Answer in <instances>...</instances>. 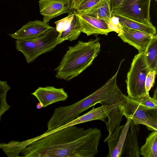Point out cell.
<instances>
[{
	"mask_svg": "<svg viewBox=\"0 0 157 157\" xmlns=\"http://www.w3.org/2000/svg\"><path fill=\"white\" fill-rule=\"evenodd\" d=\"M47 23L39 20L29 21L13 33L8 34L17 40H25L35 38L52 28Z\"/></svg>",
	"mask_w": 157,
	"mask_h": 157,
	"instance_id": "cell-14",
	"label": "cell"
},
{
	"mask_svg": "<svg viewBox=\"0 0 157 157\" xmlns=\"http://www.w3.org/2000/svg\"><path fill=\"white\" fill-rule=\"evenodd\" d=\"M100 0H84L78 7L75 11L80 13L95 5Z\"/></svg>",
	"mask_w": 157,
	"mask_h": 157,
	"instance_id": "cell-27",
	"label": "cell"
},
{
	"mask_svg": "<svg viewBox=\"0 0 157 157\" xmlns=\"http://www.w3.org/2000/svg\"><path fill=\"white\" fill-rule=\"evenodd\" d=\"M146 63L150 71H157V35H154L144 52Z\"/></svg>",
	"mask_w": 157,
	"mask_h": 157,
	"instance_id": "cell-19",
	"label": "cell"
},
{
	"mask_svg": "<svg viewBox=\"0 0 157 157\" xmlns=\"http://www.w3.org/2000/svg\"><path fill=\"white\" fill-rule=\"evenodd\" d=\"M157 72V71H150L146 76L145 85V90L147 93H149V91L154 86Z\"/></svg>",
	"mask_w": 157,
	"mask_h": 157,
	"instance_id": "cell-26",
	"label": "cell"
},
{
	"mask_svg": "<svg viewBox=\"0 0 157 157\" xmlns=\"http://www.w3.org/2000/svg\"><path fill=\"white\" fill-rule=\"evenodd\" d=\"M140 126L131 120L123 147L125 149L126 157H139L140 149L138 142Z\"/></svg>",
	"mask_w": 157,
	"mask_h": 157,
	"instance_id": "cell-15",
	"label": "cell"
},
{
	"mask_svg": "<svg viewBox=\"0 0 157 157\" xmlns=\"http://www.w3.org/2000/svg\"><path fill=\"white\" fill-rule=\"evenodd\" d=\"M151 0H124L111 13L118 14L144 24H151L150 8Z\"/></svg>",
	"mask_w": 157,
	"mask_h": 157,
	"instance_id": "cell-7",
	"label": "cell"
},
{
	"mask_svg": "<svg viewBox=\"0 0 157 157\" xmlns=\"http://www.w3.org/2000/svg\"><path fill=\"white\" fill-rule=\"evenodd\" d=\"M116 15L119 18L120 24L124 27L136 30L143 31L154 35L156 34V29L151 23L147 24L130 19L118 14H113Z\"/></svg>",
	"mask_w": 157,
	"mask_h": 157,
	"instance_id": "cell-18",
	"label": "cell"
},
{
	"mask_svg": "<svg viewBox=\"0 0 157 157\" xmlns=\"http://www.w3.org/2000/svg\"><path fill=\"white\" fill-rule=\"evenodd\" d=\"M124 0H110L111 13L114 11Z\"/></svg>",
	"mask_w": 157,
	"mask_h": 157,
	"instance_id": "cell-29",
	"label": "cell"
},
{
	"mask_svg": "<svg viewBox=\"0 0 157 157\" xmlns=\"http://www.w3.org/2000/svg\"><path fill=\"white\" fill-rule=\"evenodd\" d=\"M119 104L126 118L131 119L136 124L145 125L149 130H157V109L149 108L124 94Z\"/></svg>",
	"mask_w": 157,
	"mask_h": 157,
	"instance_id": "cell-5",
	"label": "cell"
},
{
	"mask_svg": "<svg viewBox=\"0 0 157 157\" xmlns=\"http://www.w3.org/2000/svg\"><path fill=\"white\" fill-rule=\"evenodd\" d=\"M81 33L75 14L69 27L65 31L59 33L58 38L63 42L67 40L71 41L77 39Z\"/></svg>",
	"mask_w": 157,
	"mask_h": 157,
	"instance_id": "cell-22",
	"label": "cell"
},
{
	"mask_svg": "<svg viewBox=\"0 0 157 157\" xmlns=\"http://www.w3.org/2000/svg\"><path fill=\"white\" fill-rule=\"evenodd\" d=\"M108 100L105 91L100 88L93 93L70 105L56 108L47 124V134L58 129L78 117L83 111L98 103H106Z\"/></svg>",
	"mask_w": 157,
	"mask_h": 157,
	"instance_id": "cell-3",
	"label": "cell"
},
{
	"mask_svg": "<svg viewBox=\"0 0 157 157\" xmlns=\"http://www.w3.org/2000/svg\"><path fill=\"white\" fill-rule=\"evenodd\" d=\"M119 105V103H117L111 105H101V106L96 108L94 107L87 113L80 117H78L54 131L67 127L75 125L93 120H99L105 122V119L107 118L108 115Z\"/></svg>",
	"mask_w": 157,
	"mask_h": 157,
	"instance_id": "cell-13",
	"label": "cell"
},
{
	"mask_svg": "<svg viewBox=\"0 0 157 157\" xmlns=\"http://www.w3.org/2000/svg\"><path fill=\"white\" fill-rule=\"evenodd\" d=\"M84 0H70L69 10L71 12L76 10Z\"/></svg>",
	"mask_w": 157,
	"mask_h": 157,
	"instance_id": "cell-28",
	"label": "cell"
},
{
	"mask_svg": "<svg viewBox=\"0 0 157 157\" xmlns=\"http://www.w3.org/2000/svg\"><path fill=\"white\" fill-rule=\"evenodd\" d=\"M36 140V138L35 137L21 142L12 140L7 144L1 143L0 148L8 157H21L19 155L23 150Z\"/></svg>",
	"mask_w": 157,
	"mask_h": 157,
	"instance_id": "cell-17",
	"label": "cell"
},
{
	"mask_svg": "<svg viewBox=\"0 0 157 157\" xmlns=\"http://www.w3.org/2000/svg\"><path fill=\"white\" fill-rule=\"evenodd\" d=\"M36 107L37 109H40L43 108L42 105L40 102L37 104Z\"/></svg>",
	"mask_w": 157,
	"mask_h": 157,
	"instance_id": "cell-30",
	"label": "cell"
},
{
	"mask_svg": "<svg viewBox=\"0 0 157 157\" xmlns=\"http://www.w3.org/2000/svg\"><path fill=\"white\" fill-rule=\"evenodd\" d=\"M123 116L119 104L108 115L107 117L108 121L105 123L107 129L109 132V134L104 140L109 138L115 129L120 126Z\"/></svg>",
	"mask_w": 157,
	"mask_h": 157,
	"instance_id": "cell-21",
	"label": "cell"
},
{
	"mask_svg": "<svg viewBox=\"0 0 157 157\" xmlns=\"http://www.w3.org/2000/svg\"><path fill=\"white\" fill-rule=\"evenodd\" d=\"M79 13L109 22L112 17L110 0H100L91 8Z\"/></svg>",
	"mask_w": 157,
	"mask_h": 157,
	"instance_id": "cell-16",
	"label": "cell"
},
{
	"mask_svg": "<svg viewBox=\"0 0 157 157\" xmlns=\"http://www.w3.org/2000/svg\"><path fill=\"white\" fill-rule=\"evenodd\" d=\"M56 28H52L35 38L15 41L16 48L21 52L28 63H32L38 56L53 49L63 42L58 37Z\"/></svg>",
	"mask_w": 157,
	"mask_h": 157,
	"instance_id": "cell-4",
	"label": "cell"
},
{
	"mask_svg": "<svg viewBox=\"0 0 157 157\" xmlns=\"http://www.w3.org/2000/svg\"><path fill=\"white\" fill-rule=\"evenodd\" d=\"M140 104L151 109H157V100L147 94L141 99L136 100Z\"/></svg>",
	"mask_w": 157,
	"mask_h": 157,
	"instance_id": "cell-25",
	"label": "cell"
},
{
	"mask_svg": "<svg viewBox=\"0 0 157 157\" xmlns=\"http://www.w3.org/2000/svg\"><path fill=\"white\" fill-rule=\"evenodd\" d=\"M73 11L81 32L87 36L94 34L107 36L112 32L106 21Z\"/></svg>",
	"mask_w": 157,
	"mask_h": 157,
	"instance_id": "cell-8",
	"label": "cell"
},
{
	"mask_svg": "<svg viewBox=\"0 0 157 157\" xmlns=\"http://www.w3.org/2000/svg\"><path fill=\"white\" fill-rule=\"evenodd\" d=\"M126 122L120 126L107 140L109 148L107 157H120L123 153V149L131 119L127 118Z\"/></svg>",
	"mask_w": 157,
	"mask_h": 157,
	"instance_id": "cell-11",
	"label": "cell"
},
{
	"mask_svg": "<svg viewBox=\"0 0 157 157\" xmlns=\"http://www.w3.org/2000/svg\"><path fill=\"white\" fill-rule=\"evenodd\" d=\"M144 157H157V130H153L146 138L145 144L140 149Z\"/></svg>",
	"mask_w": 157,
	"mask_h": 157,
	"instance_id": "cell-20",
	"label": "cell"
},
{
	"mask_svg": "<svg viewBox=\"0 0 157 157\" xmlns=\"http://www.w3.org/2000/svg\"><path fill=\"white\" fill-rule=\"evenodd\" d=\"M100 49L98 38L88 42L78 41L74 46L69 47L54 70L56 77L68 81L78 76L92 64Z\"/></svg>",
	"mask_w": 157,
	"mask_h": 157,
	"instance_id": "cell-2",
	"label": "cell"
},
{
	"mask_svg": "<svg viewBox=\"0 0 157 157\" xmlns=\"http://www.w3.org/2000/svg\"><path fill=\"white\" fill-rule=\"evenodd\" d=\"M154 92H154L153 98L156 100H157V90H156V89L155 91Z\"/></svg>",
	"mask_w": 157,
	"mask_h": 157,
	"instance_id": "cell-31",
	"label": "cell"
},
{
	"mask_svg": "<svg viewBox=\"0 0 157 157\" xmlns=\"http://www.w3.org/2000/svg\"><path fill=\"white\" fill-rule=\"evenodd\" d=\"M155 1H157V0H155Z\"/></svg>",
	"mask_w": 157,
	"mask_h": 157,
	"instance_id": "cell-32",
	"label": "cell"
},
{
	"mask_svg": "<svg viewBox=\"0 0 157 157\" xmlns=\"http://www.w3.org/2000/svg\"><path fill=\"white\" fill-rule=\"evenodd\" d=\"M74 15L73 11L70 12L67 17L54 22L56 29L58 33L65 31L69 27Z\"/></svg>",
	"mask_w": 157,
	"mask_h": 157,
	"instance_id": "cell-24",
	"label": "cell"
},
{
	"mask_svg": "<svg viewBox=\"0 0 157 157\" xmlns=\"http://www.w3.org/2000/svg\"><path fill=\"white\" fill-rule=\"evenodd\" d=\"M31 94L36 98L43 108L57 102L64 101L68 97L63 88L53 86L39 87Z\"/></svg>",
	"mask_w": 157,
	"mask_h": 157,
	"instance_id": "cell-12",
	"label": "cell"
},
{
	"mask_svg": "<svg viewBox=\"0 0 157 157\" xmlns=\"http://www.w3.org/2000/svg\"><path fill=\"white\" fill-rule=\"evenodd\" d=\"M154 35L121 25L118 36L124 42L133 46L139 53L144 52Z\"/></svg>",
	"mask_w": 157,
	"mask_h": 157,
	"instance_id": "cell-9",
	"label": "cell"
},
{
	"mask_svg": "<svg viewBox=\"0 0 157 157\" xmlns=\"http://www.w3.org/2000/svg\"><path fill=\"white\" fill-rule=\"evenodd\" d=\"M150 71L145 60L144 52L139 53L136 55L126 80L127 93L129 98L138 100L148 94L146 92L145 84L146 76Z\"/></svg>",
	"mask_w": 157,
	"mask_h": 157,
	"instance_id": "cell-6",
	"label": "cell"
},
{
	"mask_svg": "<svg viewBox=\"0 0 157 157\" xmlns=\"http://www.w3.org/2000/svg\"><path fill=\"white\" fill-rule=\"evenodd\" d=\"M11 87L6 81L0 80V122L2 116L11 107L7 102L6 95Z\"/></svg>",
	"mask_w": 157,
	"mask_h": 157,
	"instance_id": "cell-23",
	"label": "cell"
},
{
	"mask_svg": "<svg viewBox=\"0 0 157 157\" xmlns=\"http://www.w3.org/2000/svg\"><path fill=\"white\" fill-rule=\"evenodd\" d=\"M101 131L75 125L42 134L21 153L25 157H94L98 153Z\"/></svg>",
	"mask_w": 157,
	"mask_h": 157,
	"instance_id": "cell-1",
	"label": "cell"
},
{
	"mask_svg": "<svg viewBox=\"0 0 157 157\" xmlns=\"http://www.w3.org/2000/svg\"><path fill=\"white\" fill-rule=\"evenodd\" d=\"M40 13L43 16V21L47 23L52 19L69 13L70 0H39Z\"/></svg>",
	"mask_w": 157,
	"mask_h": 157,
	"instance_id": "cell-10",
	"label": "cell"
}]
</instances>
